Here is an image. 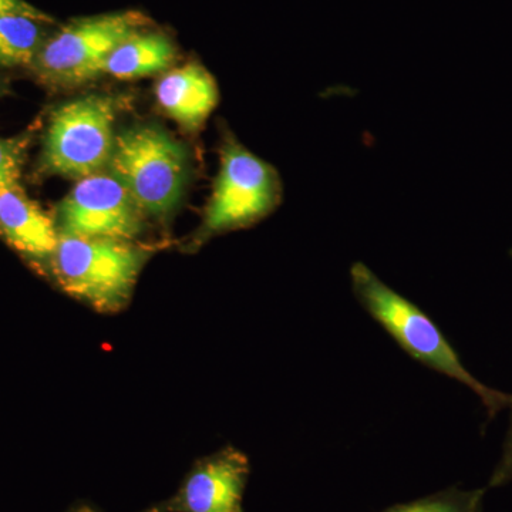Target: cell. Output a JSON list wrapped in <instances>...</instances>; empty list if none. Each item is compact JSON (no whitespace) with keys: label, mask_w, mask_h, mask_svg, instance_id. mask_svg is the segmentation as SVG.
<instances>
[{"label":"cell","mask_w":512,"mask_h":512,"mask_svg":"<svg viewBox=\"0 0 512 512\" xmlns=\"http://www.w3.org/2000/svg\"><path fill=\"white\" fill-rule=\"evenodd\" d=\"M177 59L170 37L160 32H144L128 37L107 60L106 73L120 80L140 79L168 72Z\"/></svg>","instance_id":"cell-11"},{"label":"cell","mask_w":512,"mask_h":512,"mask_svg":"<svg viewBox=\"0 0 512 512\" xmlns=\"http://www.w3.org/2000/svg\"><path fill=\"white\" fill-rule=\"evenodd\" d=\"M281 197V180L275 168L228 138L222 146L220 171L195 244L264 220L276 210Z\"/></svg>","instance_id":"cell-4"},{"label":"cell","mask_w":512,"mask_h":512,"mask_svg":"<svg viewBox=\"0 0 512 512\" xmlns=\"http://www.w3.org/2000/svg\"><path fill=\"white\" fill-rule=\"evenodd\" d=\"M28 144L26 137L0 138V192L19 185Z\"/></svg>","instance_id":"cell-14"},{"label":"cell","mask_w":512,"mask_h":512,"mask_svg":"<svg viewBox=\"0 0 512 512\" xmlns=\"http://www.w3.org/2000/svg\"><path fill=\"white\" fill-rule=\"evenodd\" d=\"M143 210L111 174L96 173L74 185L57 212L60 235L136 241L144 229Z\"/></svg>","instance_id":"cell-7"},{"label":"cell","mask_w":512,"mask_h":512,"mask_svg":"<svg viewBox=\"0 0 512 512\" xmlns=\"http://www.w3.org/2000/svg\"><path fill=\"white\" fill-rule=\"evenodd\" d=\"M107 167L146 215L165 220L183 200L187 151L163 128L146 124L121 131Z\"/></svg>","instance_id":"cell-3"},{"label":"cell","mask_w":512,"mask_h":512,"mask_svg":"<svg viewBox=\"0 0 512 512\" xmlns=\"http://www.w3.org/2000/svg\"><path fill=\"white\" fill-rule=\"evenodd\" d=\"M0 94H2V87H0Z\"/></svg>","instance_id":"cell-18"},{"label":"cell","mask_w":512,"mask_h":512,"mask_svg":"<svg viewBox=\"0 0 512 512\" xmlns=\"http://www.w3.org/2000/svg\"><path fill=\"white\" fill-rule=\"evenodd\" d=\"M0 238L36 265H49L59 242L56 221L20 185L0 192Z\"/></svg>","instance_id":"cell-9"},{"label":"cell","mask_w":512,"mask_h":512,"mask_svg":"<svg viewBox=\"0 0 512 512\" xmlns=\"http://www.w3.org/2000/svg\"><path fill=\"white\" fill-rule=\"evenodd\" d=\"M156 94L165 113L188 130L200 128L220 100L214 77L197 63L170 70L158 83Z\"/></svg>","instance_id":"cell-10"},{"label":"cell","mask_w":512,"mask_h":512,"mask_svg":"<svg viewBox=\"0 0 512 512\" xmlns=\"http://www.w3.org/2000/svg\"><path fill=\"white\" fill-rule=\"evenodd\" d=\"M67 512H101V511L97 510L96 507H93L92 504L79 503V504L73 505V507L70 508V510Z\"/></svg>","instance_id":"cell-17"},{"label":"cell","mask_w":512,"mask_h":512,"mask_svg":"<svg viewBox=\"0 0 512 512\" xmlns=\"http://www.w3.org/2000/svg\"><path fill=\"white\" fill-rule=\"evenodd\" d=\"M510 427H508L507 436H505L503 453H501L500 461L494 468L488 481V488H498L507 485L512 481V404L510 406Z\"/></svg>","instance_id":"cell-15"},{"label":"cell","mask_w":512,"mask_h":512,"mask_svg":"<svg viewBox=\"0 0 512 512\" xmlns=\"http://www.w3.org/2000/svg\"><path fill=\"white\" fill-rule=\"evenodd\" d=\"M0 16H26V18L39 20V22H53L50 16L36 9L25 0H0Z\"/></svg>","instance_id":"cell-16"},{"label":"cell","mask_w":512,"mask_h":512,"mask_svg":"<svg viewBox=\"0 0 512 512\" xmlns=\"http://www.w3.org/2000/svg\"><path fill=\"white\" fill-rule=\"evenodd\" d=\"M249 476L247 454L227 446L195 461L174 495L140 512H244Z\"/></svg>","instance_id":"cell-8"},{"label":"cell","mask_w":512,"mask_h":512,"mask_svg":"<svg viewBox=\"0 0 512 512\" xmlns=\"http://www.w3.org/2000/svg\"><path fill=\"white\" fill-rule=\"evenodd\" d=\"M157 248L126 239L60 235L47 271L67 295L100 313L124 311Z\"/></svg>","instance_id":"cell-2"},{"label":"cell","mask_w":512,"mask_h":512,"mask_svg":"<svg viewBox=\"0 0 512 512\" xmlns=\"http://www.w3.org/2000/svg\"><path fill=\"white\" fill-rule=\"evenodd\" d=\"M350 281L357 302L416 362L473 390L490 419L511 406L512 394L491 389L471 375L436 323L419 306L384 284L369 266L356 262L350 269Z\"/></svg>","instance_id":"cell-1"},{"label":"cell","mask_w":512,"mask_h":512,"mask_svg":"<svg viewBox=\"0 0 512 512\" xmlns=\"http://www.w3.org/2000/svg\"><path fill=\"white\" fill-rule=\"evenodd\" d=\"M484 495V488L461 490L453 487L412 503L393 505L383 512H483Z\"/></svg>","instance_id":"cell-13"},{"label":"cell","mask_w":512,"mask_h":512,"mask_svg":"<svg viewBox=\"0 0 512 512\" xmlns=\"http://www.w3.org/2000/svg\"><path fill=\"white\" fill-rule=\"evenodd\" d=\"M116 100L86 96L63 104L50 117L43 170L82 180L109 164L114 146Z\"/></svg>","instance_id":"cell-6"},{"label":"cell","mask_w":512,"mask_h":512,"mask_svg":"<svg viewBox=\"0 0 512 512\" xmlns=\"http://www.w3.org/2000/svg\"><path fill=\"white\" fill-rule=\"evenodd\" d=\"M42 25L26 16H0V66H33L46 42Z\"/></svg>","instance_id":"cell-12"},{"label":"cell","mask_w":512,"mask_h":512,"mask_svg":"<svg viewBox=\"0 0 512 512\" xmlns=\"http://www.w3.org/2000/svg\"><path fill=\"white\" fill-rule=\"evenodd\" d=\"M147 23L146 16L131 10L74 20L46 40L33 67L43 82L53 86L90 82L106 72L111 53Z\"/></svg>","instance_id":"cell-5"}]
</instances>
